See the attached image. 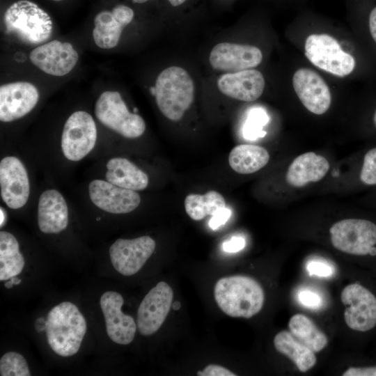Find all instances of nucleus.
<instances>
[{"label":"nucleus","mask_w":376,"mask_h":376,"mask_svg":"<svg viewBox=\"0 0 376 376\" xmlns=\"http://www.w3.org/2000/svg\"><path fill=\"white\" fill-rule=\"evenodd\" d=\"M197 375L199 376H235L236 374L233 373L228 368L223 366L210 364L204 368L201 371H198Z\"/></svg>","instance_id":"nucleus-35"},{"label":"nucleus","mask_w":376,"mask_h":376,"mask_svg":"<svg viewBox=\"0 0 376 376\" xmlns=\"http://www.w3.org/2000/svg\"><path fill=\"white\" fill-rule=\"evenodd\" d=\"M1 376H30L31 373L24 357L16 352H8L0 359Z\"/></svg>","instance_id":"nucleus-30"},{"label":"nucleus","mask_w":376,"mask_h":376,"mask_svg":"<svg viewBox=\"0 0 376 376\" xmlns=\"http://www.w3.org/2000/svg\"><path fill=\"white\" fill-rule=\"evenodd\" d=\"M52 1H62V0H52Z\"/></svg>","instance_id":"nucleus-47"},{"label":"nucleus","mask_w":376,"mask_h":376,"mask_svg":"<svg viewBox=\"0 0 376 376\" xmlns=\"http://www.w3.org/2000/svg\"><path fill=\"white\" fill-rule=\"evenodd\" d=\"M288 327L292 336L313 352L323 350L328 340L315 323L303 314H296L289 320Z\"/></svg>","instance_id":"nucleus-27"},{"label":"nucleus","mask_w":376,"mask_h":376,"mask_svg":"<svg viewBox=\"0 0 376 376\" xmlns=\"http://www.w3.org/2000/svg\"><path fill=\"white\" fill-rule=\"evenodd\" d=\"M360 180L367 185H376V148L370 149L365 155Z\"/></svg>","instance_id":"nucleus-31"},{"label":"nucleus","mask_w":376,"mask_h":376,"mask_svg":"<svg viewBox=\"0 0 376 376\" xmlns=\"http://www.w3.org/2000/svg\"><path fill=\"white\" fill-rule=\"evenodd\" d=\"M343 376H376V366L368 368H350Z\"/></svg>","instance_id":"nucleus-38"},{"label":"nucleus","mask_w":376,"mask_h":376,"mask_svg":"<svg viewBox=\"0 0 376 376\" xmlns=\"http://www.w3.org/2000/svg\"><path fill=\"white\" fill-rule=\"evenodd\" d=\"M304 54L317 68L337 77L350 75L355 69L354 57L343 50L338 42L327 33H313L305 40Z\"/></svg>","instance_id":"nucleus-5"},{"label":"nucleus","mask_w":376,"mask_h":376,"mask_svg":"<svg viewBox=\"0 0 376 376\" xmlns=\"http://www.w3.org/2000/svg\"><path fill=\"white\" fill-rule=\"evenodd\" d=\"M88 194L95 206L111 214L129 213L141 203V196L136 191L99 179L89 183Z\"/></svg>","instance_id":"nucleus-14"},{"label":"nucleus","mask_w":376,"mask_h":376,"mask_svg":"<svg viewBox=\"0 0 376 376\" xmlns=\"http://www.w3.org/2000/svg\"><path fill=\"white\" fill-rule=\"evenodd\" d=\"M269 117L266 111L260 107L251 109L243 126V136L245 139L255 140L263 137L266 132L263 127L268 123Z\"/></svg>","instance_id":"nucleus-29"},{"label":"nucleus","mask_w":376,"mask_h":376,"mask_svg":"<svg viewBox=\"0 0 376 376\" xmlns=\"http://www.w3.org/2000/svg\"><path fill=\"white\" fill-rule=\"evenodd\" d=\"M150 236L134 239H118L109 247V257L114 269L124 276L137 273L155 249Z\"/></svg>","instance_id":"nucleus-10"},{"label":"nucleus","mask_w":376,"mask_h":376,"mask_svg":"<svg viewBox=\"0 0 376 376\" xmlns=\"http://www.w3.org/2000/svg\"><path fill=\"white\" fill-rule=\"evenodd\" d=\"M3 22L8 34L28 45H39L47 41L53 31L48 13L28 0L12 3L5 11Z\"/></svg>","instance_id":"nucleus-3"},{"label":"nucleus","mask_w":376,"mask_h":376,"mask_svg":"<svg viewBox=\"0 0 376 376\" xmlns=\"http://www.w3.org/2000/svg\"><path fill=\"white\" fill-rule=\"evenodd\" d=\"M38 225L46 234L58 233L68 224V207L63 195L49 189L40 196L37 211Z\"/></svg>","instance_id":"nucleus-21"},{"label":"nucleus","mask_w":376,"mask_h":376,"mask_svg":"<svg viewBox=\"0 0 376 376\" xmlns=\"http://www.w3.org/2000/svg\"><path fill=\"white\" fill-rule=\"evenodd\" d=\"M95 114L102 124L125 138H138L146 130L143 118L129 111L117 91L101 93L95 103Z\"/></svg>","instance_id":"nucleus-6"},{"label":"nucleus","mask_w":376,"mask_h":376,"mask_svg":"<svg viewBox=\"0 0 376 376\" xmlns=\"http://www.w3.org/2000/svg\"><path fill=\"white\" fill-rule=\"evenodd\" d=\"M341 301L345 305L344 319L352 329L366 331L376 325V297L358 283L347 285L342 291Z\"/></svg>","instance_id":"nucleus-9"},{"label":"nucleus","mask_w":376,"mask_h":376,"mask_svg":"<svg viewBox=\"0 0 376 376\" xmlns=\"http://www.w3.org/2000/svg\"><path fill=\"white\" fill-rule=\"evenodd\" d=\"M373 121L375 125V127H376V109L374 111L373 116Z\"/></svg>","instance_id":"nucleus-45"},{"label":"nucleus","mask_w":376,"mask_h":376,"mask_svg":"<svg viewBox=\"0 0 376 376\" xmlns=\"http://www.w3.org/2000/svg\"><path fill=\"white\" fill-rule=\"evenodd\" d=\"M274 345L281 354L290 359L299 371L305 373L316 363L314 352L297 340L288 331H281L274 338Z\"/></svg>","instance_id":"nucleus-25"},{"label":"nucleus","mask_w":376,"mask_h":376,"mask_svg":"<svg viewBox=\"0 0 376 376\" xmlns=\"http://www.w3.org/2000/svg\"><path fill=\"white\" fill-rule=\"evenodd\" d=\"M123 303L122 295L114 291L105 292L100 300L108 336L117 344L128 345L134 338L136 324L132 316L122 312Z\"/></svg>","instance_id":"nucleus-17"},{"label":"nucleus","mask_w":376,"mask_h":376,"mask_svg":"<svg viewBox=\"0 0 376 376\" xmlns=\"http://www.w3.org/2000/svg\"><path fill=\"white\" fill-rule=\"evenodd\" d=\"M21 282L19 278L15 276L10 279V281L4 284L5 287L8 289L11 288L14 285H18Z\"/></svg>","instance_id":"nucleus-39"},{"label":"nucleus","mask_w":376,"mask_h":376,"mask_svg":"<svg viewBox=\"0 0 376 376\" xmlns=\"http://www.w3.org/2000/svg\"><path fill=\"white\" fill-rule=\"evenodd\" d=\"M150 93L152 95H155V93H156V89H155V86H152L150 88Z\"/></svg>","instance_id":"nucleus-44"},{"label":"nucleus","mask_w":376,"mask_h":376,"mask_svg":"<svg viewBox=\"0 0 376 376\" xmlns=\"http://www.w3.org/2000/svg\"><path fill=\"white\" fill-rule=\"evenodd\" d=\"M226 207L223 196L216 191H209L203 195L190 194L185 200V208L189 217L200 221L207 216H213Z\"/></svg>","instance_id":"nucleus-28"},{"label":"nucleus","mask_w":376,"mask_h":376,"mask_svg":"<svg viewBox=\"0 0 376 376\" xmlns=\"http://www.w3.org/2000/svg\"><path fill=\"white\" fill-rule=\"evenodd\" d=\"M231 211L226 207L217 212L210 220L209 226L213 230L224 225L230 218Z\"/></svg>","instance_id":"nucleus-36"},{"label":"nucleus","mask_w":376,"mask_h":376,"mask_svg":"<svg viewBox=\"0 0 376 376\" xmlns=\"http://www.w3.org/2000/svg\"><path fill=\"white\" fill-rule=\"evenodd\" d=\"M39 99L36 87L26 81H16L0 87V120L8 123L19 119L36 107Z\"/></svg>","instance_id":"nucleus-18"},{"label":"nucleus","mask_w":376,"mask_h":376,"mask_svg":"<svg viewBox=\"0 0 376 376\" xmlns=\"http://www.w3.org/2000/svg\"><path fill=\"white\" fill-rule=\"evenodd\" d=\"M366 28L376 47V0H363Z\"/></svg>","instance_id":"nucleus-32"},{"label":"nucleus","mask_w":376,"mask_h":376,"mask_svg":"<svg viewBox=\"0 0 376 376\" xmlns=\"http://www.w3.org/2000/svg\"><path fill=\"white\" fill-rule=\"evenodd\" d=\"M369 255H371V256H375L376 255V247L373 246L371 249Z\"/></svg>","instance_id":"nucleus-43"},{"label":"nucleus","mask_w":376,"mask_h":376,"mask_svg":"<svg viewBox=\"0 0 376 376\" xmlns=\"http://www.w3.org/2000/svg\"><path fill=\"white\" fill-rule=\"evenodd\" d=\"M106 167L107 180L117 186L140 191L148 185V175L126 158H111L107 162Z\"/></svg>","instance_id":"nucleus-23"},{"label":"nucleus","mask_w":376,"mask_h":376,"mask_svg":"<svg viewBox=\"0 0 376 376\" xmlns=\"http://www.w3.org/2000/svg\"><path fill=\"white\" fill-rule=\"evenodd\" d=\"M293 88L302 104L311 113L322 115L331 104V95L325 81L309 68L298 69L292 77Z\"/></svg>","instance_id":"nucleus-13"},{"label":"nucleus","mask_w":376,"mask_h":376,"mask_svg":"<svg viewBox=\"0 0 376 376\" xmlns=\"http://www.w3.org/2000/svg\"><path fill=\"white\" fill-rule=\"evenodd\" d=\"M298 297L301 304L308 308H317L321 304L320 297L308 290L299 292Z\"/></svg>","instance_id":"nucleus-34"},{"label":"nucleus","mask_w":376,"mask_h":376,"mask_svg":"<svg viewBox=\"0 0 376 376\" xmlns=\"http://www.w3.org/2000/svg\"><path fill=\"white\" fill-rule=\"evenodd\" d=\"M173 6H178L182 4L186 0H168Z\"/></svg>","instance_id":"nucleus-41"},{"label":"nucleus","mask_w":376,"mask_h":376,"mask_svg":"<svg viewBox=\"0 0 376 376\" xmlns=\"http://www.w3.org/2000/svg\"><path fill=\"white\" fill-rule=\"evenodd\" d=\"M329 169V164L323 156L308 152L297 157L290 164L286 173L287 182L301 187L310 182L322 179Z\"/></svg>","instance_id":"nucleus-22"},{"label":"nucleus","mask_w":376,"mask_h":376,"mask_svg":"<svg viewBox=\"0 0 376 376\" xmlns=\"http://www.w3.org/2000/svg\"><path fill=\"white\" fill-rule=\"evenodd\" d=\"M181 304L178 301H175L172 304V308L175 311H178L180 308Z\"/></svg>","instance_id":"nucleus-42"},{"label":"nucleus","mask_w":376,"mask_h":376,"mask_svg":"<svg viewBox=\"0 0 376 376\" xmlns=\"http://www.w3.org/2000/svg\"><path fill=\"white\" fill-rule=\"evenodd\" d=\"M132 1H133L134 2H136V3H141L146 2V1H149V0H132Z\"/></svg>","instance_id":"nucleus-46"},{"label":"nucleus","mask_w":376,"mask_h":376,"mask_svg":"<svg viewBox=\"0 0 376 376\" xmlns=\"http://www.w3.org/2000/svg\"><path fill=\"white\" fill-rule=\"evenodd\" d=\"M155 86L160 111L172 121L180 120L194 101V86L189 73L178 66L167 68L158 75Z\"/></svg>","instance_id":"nucleus-4"},{"label":"nucleus","mask_w":376,"mask_h":376,"mask_svg":"<svg viewBox=\"0 0 376 376\" xmlns=\"http://www.w3.org/2000/svg\"><path fill=\"white\" fill-rule=\"evenodd\" d=\"M133 17L132 9L125 5H117L111 11L100 12L94 19L93 38L95 43L102 49L116 47L123 28Z\"/></svg>","instance_id":"nucleus-19"},{"label":"nucleus","mask_w":376,"mask_h":376,"mask_svg":"<svg viewBox=\"0 0 376 376\" xmlns=\"http://www.w3.org/2000/svg\"><path fill=\"white\" fill-rule=\"evenodd\" d=\"M217 86L229 97L253 102L262 95L265 81L260 71L247 69L221 75L217 81Z\"/></svg>","instance_id":"nucleus-20"},{"label":"nucleus","mask_w":376,"mask_h":376,"mask_svg":"<svg viewBox=\"0 0 376 376\" xmlns=\"http://www.w3.org/2000/svg\"><path fill=\"white\" fill-rule=\"evenodd\" d=\"M173 298L170 285L159 282L145 296L137 311V327L141 334L150 336L157 332L168 315Z\"/></svg>","instance_id":"nucleus-11"},{"label":"nucleus","mask_w":376,"mask_h":376,"mask_svg":"<svg viewBox=\"0 0 376 376\" xmlns=\"http://www.w3.org/2000/svg\"><path fill=\"white\" fill-rule=\"evenodd\" d=\"M86 328L84 317L70 301H63L52 308L45 322L49 345L56 354L64 357L79 351Z\"/></svg>","instance_id":"nucleus-1"},{"label":"nucleus","mask_w":376,"mask_h":376,"mask_svg":"<svg viewBox=\"0 0 376 376\" xmlns=\"http://www.w3.org/2000/svg\"><path fill=\"white\" fill-rule=\"evenodd\" d=\"M306 269L310 275H316L320 277H328L333 272L330 266L320 261L309 262L306 265Z\"/></svg>","instance_id":"nucleus-33"},{"label":"nucleus","mask_w":376,"mask_h":376,"mask_svg":"<svg viewBox=\"0 0 376 376\" xmlns=\"http://www.w3.org/2000/svg\"><path fill=\"white\" fill-rule=\"evenodd\" d=\"M1 219H0V226L2 227L4 226L6 221V214L4 209L1 207L0 208Z\"/></svg>","instance_id":"nucleus-40"},{"label":"nucleus","mask_w":376,"mask_h":376,"mask_svg":"<svg viewBox=\"0 0 376 376\" xmlns=\"http://www.w3.org/2000/svg\"><path fill=\"white\" fill-rule=\"evenodd\" d=\"M329 233L333 246L348 254L368 255L376 244V225L366 219L339 221L330 228Z\"/></svg>","instance_id":"nucleus-7"},{"label":"nucleus","mask_w":376,"mask_h":376,"mask_svg":"<svg viewBox=\"0 0 376 376\" xmlns=\"http://www.w3.org/2000/svg\"><path fill=\"white\" fill-rule=\"evenodd\" d=\"M209 61L214 70L233 72L258 66L263 54L253 45L221 42L211 50Z\"/></svg>","instance_id":"nucleus-15"},{"label":"nucleus","mask_w":376,"mask_h":376,"mask_svg":"<svg viewBox=\"0 0 376 376\" xmlns=\"http://www.w3.org/2000/svg\"><path fill=\"white\" fill-rule=\"evenodd\" d=\"M97 128L93 117L84 111H77L67 119L61 135L64 157L72 162L84 158L94 148Z\"/></svg>","instance_id":"nucleus-8"},{"label":"nucleus","mask_w":376,"mask_h":376,"mask_svg":"<svg viewBox=\"0 0 376 376\" xmlns=\"http://www.w3.org/2000/svg\"><path fill=\"white\" fill-rule=\"evenodd\" d=\"M245 246V240L240 237H233L230 240L225 242L223 249L229 253H235L242 250Z\"/></svg>","instance_id":"nucleus-37"},{"label":"nucleus","mask_w":376,"mask_h":376,"mask_svg":"<svg viewBox=\"0 0 376 376\" xmlns=\"http://www.w3.org/2000/svg\"><path fill=\"white\" fill-rule=\"evenodd\" d=\"M1 197L10 208L17 210L27 203L30 183L26 169L15 156H7L0 162Z\"/></svg>","instance_id":"nucleus-12"},{"label":"nucleus","mask_w":376,"mask_h":376,"mask_svg":"<svg viewBox=\"0 0 376 376\" xmlns=\"http://www.w3.org/2000/svg\"><path fill=\"white\" fill-rule=\"evenodd\" d=\"M25 265L15 237L9 232H0V281L19 274Z\"/></svg>","instance_id":"nucleus-26"},{"label":"nucleus","mask_w":376,"mask_h":376,"mask_svg":"<svg viewBox=\"0 0 376 376\" xmlns=\"http://www.w3.org/2000/svg\"><path fill=\"white\" fill-rule=\"evenodd\" d=\"M269 160L268 151L253 144H240L234 147L228 156L230 166L237 173L250 174L263 168Z\"/></svg>","instance_id":"nucleus-24"},{"label":"nucleus","mask_w":376,"mask_h":376,"mask_svg":"<svg viewBox=\"0 0 376 376\" xmlns=\"http://www.w3.org/2000/svg\"><path fill=\"white\" fill-rule=\"evenodd\" d=\"M78 59V53L70 43L56 40L40 45L30 53V60L34 65L54 76L69 73Z\"/></svg>","instance_id":"nucleus-16"},{"label":"nucleus","mask_w":376,"mask_h":376,"mask_svg":"<svg viewBox=\"0 0 376 376\" xmlns=\"http://www.w3.org/2000/svg\"><path fill=\"white\" fill-rule=\"evenodd\" d=\"M214 296L220 309L233 318H251L260 312L265 300L260 283L242 275L219 279L214 285Z\"/></svg>","instance_id":"nucleus-2"}]
</instances>
